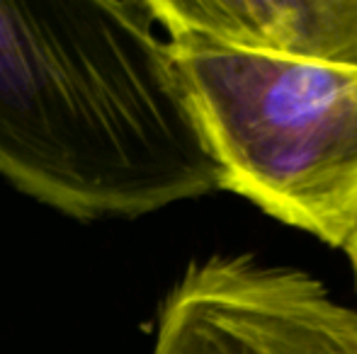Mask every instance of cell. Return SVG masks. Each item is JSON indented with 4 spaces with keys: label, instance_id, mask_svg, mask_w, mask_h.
<instances>
[{
    "label": "cell",
    "instance_id": "6da1fadb",
    "mask_svg": "<svg viewBox=\"0 0 357 354\" xmlns=\"http://www.w3.org/2000/svg\"><path fill=\"white\" fill-rule=\"evenodd\" d=\"M0 175L80 221L221 189L153 0H0Z\"/></svg>",
    "mask_w": 357,
    "mask_h": 354
},
{
    "label": "cell",
    "instance_id": "7a4b0ae2",
    "mask_svg": "<svg viewBox=\"0 0 357 354\" xmlns=\"http://www.w3.org/2000/svg\"><path fill=\"white\" fill-rule=\"evenodd\" d=\"M221 189L343 250L357 226V68L311 66L163 27Z\"/></svg>",
    "mask_w": 357,
    "mask_h": 354
},
{
    "label": "cell",
    "instance_id": "3957f363",
    "mask_svg": "<svg viewBox=\"0 0 357 354\" xmlns=\"http://www.w3.org/2000/svg\"><path fill=\"white\" fill-rule=\"evenodd\" d=\"M153 354H357V311L304 269L212 255L165 296Z\"/></svg>",
    "mask_w": 357,
    "mask_h": 354
},
{
    "label": "cell",
    "instance_id": "277c9868",
    "mask_svg": "<svg viewBox=\"0 0 357 354\" xmlns=\"http://www.w3.org/2000/svg\"><path fill=\"white\" fill-rule=\"evenodd\" d=\"M160 27L311 66L357 68V0H153Z\"/></svg>",
    "mask_w": 357,
    "mask_h": 354
},
{
    "label": "cell",
    "instance_id": "5b68a950",
    "mask_svg": "<svg viewBox=\"0 0 357 354\" xmlns=\"http://www.w3.org/2000/svg\"><path fill=\"white\" fill-rule=\"evenodd\" d=\"M343 252L348 255V262H350V267H353V277H355V287H357V226H355V231L350 233Z\"/></svg>",
    "mask_w": 357,
    "mask_h": 354
}]
</instances>
